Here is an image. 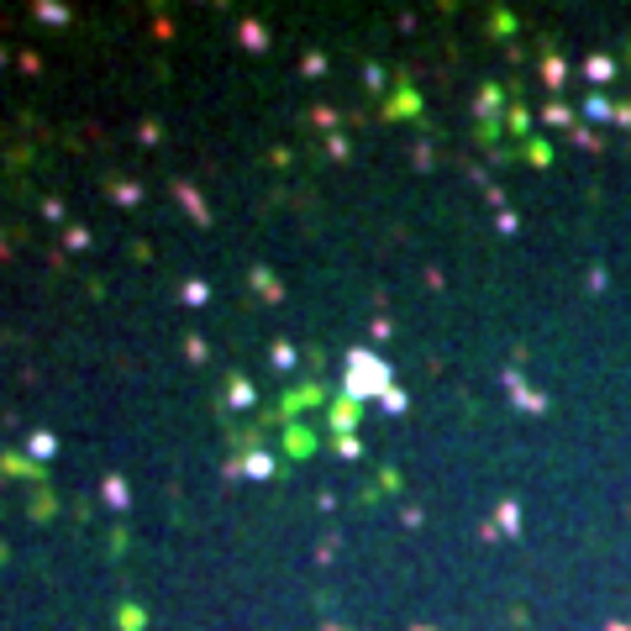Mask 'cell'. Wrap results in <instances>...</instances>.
I'll return each instance as SVG.
<instances>
[{
  "mask_svg": "<svg viewBox=\"0 0 631 631\" xmlns=\"http://www.w3.org/2000/svg\"><path fill=\"white\" fill-rule=\"evenodd\" d=\"M358 384H384V369L369 363V352H358V363H352V390H358Z\"/></svg>",
  "mask_w": 631,
  "mask_h": 631,
  "instance_id": "cell-1",
  "label": "cell"
},
{
  "mask_svg": "<svg viewBox=\"0 0 631 631\" xmlns=\"http://www.w3.org/2000/svg\"><path fill=\"white\" fill-rule=\"evenodd\" d=\"M179 205H184V210H190V216H195V221H200V227H205V221H210V210L200 205V195H195V190H190V184H179Z\"/></svg>",
  "mask_w": 631,
  "mask_h": 631,
  "instance_id": "cell-2",
  "label": "cell"
},
{
  "mask_svg": "<svg viewBox=\"0 0 631 631\" xmlns=\"http://www.w3.org/2000/svg\"><path fill=\"white\" fill-rule=\"evenodd\" d=\"M37 16L48 21V27H63V21H69V11H63V6H53V0H42V6H37Z\"/></svg>",
  "mask_w": 631,
  "mask_h": 631,
  "instance_id": "cell-3",
  "label": "cell"
},
{
  "mask_svg": "<svg viewBox=\"0 0 631 631\" xmlns=\"http://www.w3.org/2000/svg\"><path fill=\"white\" fill-rule=\"evenodd\" d=\"M106 500L116 505V511H127V484H121V479H106Z\"/></svg>",
  "mask_w": 631,
  "mask_h": 631,
  "instance_id": "cell-4",
  "label": "cell"
},
{
  "mask_svg": "<svg viewBox=\"0 0 631 631\" xmlns=\"http://www.w3.org/2000/svg\"><path fill=\"white\" fill-rule=\"evenodd\" d=\"M53 447H58V442H53L48 431H37V437H32V452H37V458H53Z\"/></svg>",
  "mask_w": 631,
  "mask_h": 631,
  "instance_id": "cell-5",
  "label": "cell"
},
{
  "mask_svg": "<svg viewBox=\"0 0 631 631\" xmlns=\"http://www.w3.org/2000/svg\"><path fill=\"white\" fill-rule=\"evenodd\" d=\"M110 195H116L121 205H137V200H142V190H137V184H116V190H110Z\"/></svg>",
  "mask_w": 631,
  "mask_h": 631,
  "instance_id": "cell-6",
  "label": "cell"
},
{
  "mask_svg": "<svg viewBox=\"0 0 631 631\" xmlns=\"http://www.w3.org/2000/svg\"><path fill=\"white\" fill-rule=\"evenodd\" d=\"M231 405H253V390H248V384H242V379L231 384Z\"/></svg>",
  "mask_w": 631,
  "mask_h": 631,
  "instance_id": "cell-7",
  "label": "cell"
},
{
  "mask_svg": "<svg viewBox=\"0 0 631 631\" xmlns=\"http://www.w3.org/2000/svg\"><path fill=\"white\" fill-rule=\"evenodd\" d=\"M269 469H274V463L263 458V452H253V458H248V473H258V479H263V473H269Z\"/></svg>",
  "mask_w": 631,
  "mask_h": 631,
  "instance_id": "cell-8",
  "label": "cell"
},
{
  "mask_svg": "<svg viewBox=\"0 0 631 631\" xmlns=\"http://www.w3.org/2000/svg\"><path fill=\"white\" fill-rule=\"evenodd\" d=\"M242 42H248V48H263V32H258V27L248 21V27H242Z\"/></svg>",
  "mask_w": 631,
  "mask_h": 631,
  "instance_id": "cell-9",
  "label": "cell"
}]
</instances>
